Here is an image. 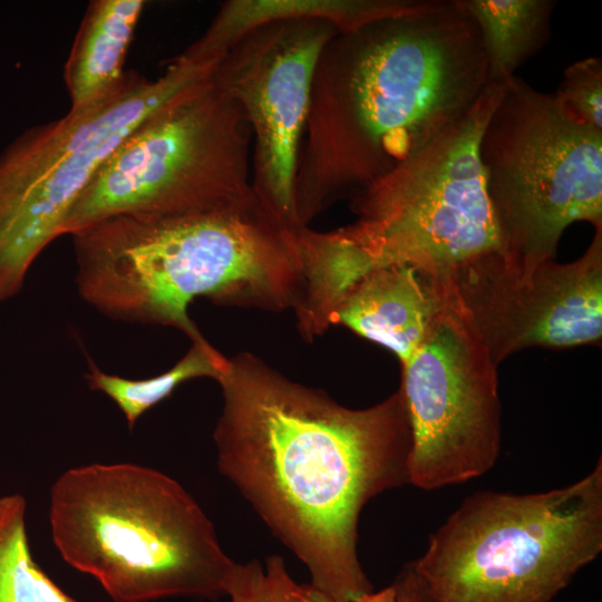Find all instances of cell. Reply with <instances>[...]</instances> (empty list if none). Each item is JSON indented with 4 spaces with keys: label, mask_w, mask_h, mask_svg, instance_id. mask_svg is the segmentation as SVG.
I'll list each match as a JSON object with an SVG mask.
<instances>
[{
    "label": "cell",
    "mask_w": 602,
    "mask_h": 602,
    "mask_svg": "<svg viewBox=\"0 0 602 602\" xmlns=\"http://www.w3.org/2000/svg\"><path fill=\"white\" fill-rule=\"evenodd\" d=\"M216 381L220 472L304 563L313 589L332 602L373 591L358 557V521L371 498L409 483L400 389L351 409L251 352L227 358Z\"/></svg>",
    "instance_id": "6da1fadb"
},
{
    "label": "cell",
    "mask_w": 602,
    "mask_h": 602,
    "mask_svg": "<svg viewBox=\"0 0 602 602\" xmlns=\"http://www.w3.org/2000/svg\"><path fill=\"white\" fill-rule=\"evenodd\" d=\"M492 80L457 0L338 32L315 65L294 198L301 227L464 119Z\"/></svg>",
    "instance_id": "7a4b0ae2"
},
{
    "label": "cell",
    "mask_w": 602,
    "mask_h": 602,
    "mask_svg": "<svg viewBox=\"0 0 602 602\" xmlns=\"http://www.w3.org/2000/svg\"><path fill=\"white\" fill-rule=\"evenodd\" d=\"M298 231L259 201L174 216H115L72 234L81 298L118 320L205 339L188 314L217 304L294 309L302 290Z\"/></svg>",
    "instance_id": "3957f363"
},
{
    "label": "cell",
    "mask_w": 602,
    "mask_h": 602,
    "mask_svg": "<svg viewBox=\"0 0 602 602\" xmlns=\"http://www.w3.org/2000/svg\"><path fill=\"white\" fill-rule=\"evenodd\" d=\"M49 522L62 559L115 602L227 595L236 563L195 499L156 469L70 468L51 486Z\"/></svg>",
    "instance_id": "277c9868"
},
{
    "label": "cell",
    "mask_w": 602,
    "mask_h": 602,
    "mask_svg": "<svg viewBox=\"0 0 602 602\" xmlns=\"http://www.w3.org/2000/svg\"><path fill=\"white\" fill-rule=\"evenodd\" d=\"M602 551V460L536 494L477 492L412 561L435 602H552Z\"/></svg>",
    "instance_id": "5b68a950"
},
{
    "label": "cell",
    "mask_w": 602,
    "mask_h": 602,
    "mask_svg": "<svg viewBox=\"0 0 602 602\" xmlns=\"http://www.w3.org/2000/svg\"><path fill=\"white\" fill-rule=\"evenodd\" d=\"M216 60L179 54L156 79L126 72L110 94L32 127L0 155V303L16 295L38 255L117 149L145 122L195 84Z\"/></svg>",
    "instance_id": "8992f818"
},
{
    "label": "cell",
    "mask_w": 602,
    "mask_h": 602,
    "mask_svg": "<svg viewBox=\"0 0 602 602\" xmlns=\"http://www.w3.org/2000/svg\"><path fill=\"white\" fill-rule=\"evenodd\" d=\"M474 109L351 200L356 220L334 234L361 273L411 265L438 279L504 243L487 196L479 138L502 93Z\"/></svg>",
    "instance_id": "52a82bcc"
},
{
    "label": "cell",
    "mask_w": 602,
    "mask_h": 602,
    "mask_svg": "<svg viewBox=\"0 0 602 602\" xmlns=\"http://www.w3.org/2000/svg\"><path fill=\"white\" fill-rule=\"evenodd\" d=\"M211 75L128 137L81 193L62 235L115 216H174L259 201L249 122Z\"/></svg>",
    "instance_id": "ba28073f"
},
{
    "label": "cell",
    "mask_w": 602,
    "mask_h": 602,
    "mask_svg": "<svg viewBox=\"0 0 602 602\" xmlns=\"http://www.w3.org/2000/svg\"><path fill=\"white\" fill-rule=\"evenodd\" d=\"M478 156L512 265L531 270L554 260L574 222L602 227V130L575 120L553 94L516 75L505 81Z\"/></svg>",
    "instance_id": "9c48e42d"
},
{
    "label": "cell",
    "mask_w": 602,
    "mask_h": 602,
    "mask_svg": "<svg viewBox=\"0 0 602 602\" xmlns=\"http://www.w3.org/2000/svg\"><path fill=\"white\" fill-rule=\"evenodd\" d=\"M497 366L447 299L414 356L401 366L410 428L409 483L438 489L493 468L501 453Z\"/></svg>",
    "instance_id": "30bf717a"
},
{
    "label": "cell",
    "mask_w": 602,
    "mask_h": 602,
    "mask_svg": "<svg viewBox=\"0 0 602 602\" xmlns=\"http://www.w3.org/2000/svg\"><path fill=\"white\" fill-rule=\"evenodd\" d=\"M338 32L319 20L263 25L237 39L211 75L249 122L256 198L294 231L302 229L294 186L313 74L322 48Z\"/></svg>",
    "instance_id": "8fae6325"
},
{
    "label": "cell",
    "mask_w": 602,
    "mask_h": 602,
    "mask_svg": "<svg viewBox=\"0 0 602 602\" xmlns=\"http://www.w3.org/2000/svg\"><path fill=\"white\" fill-rule=\"evenodd\" d=\"M444 280L450 304L496 366L528 347L570 348L602 337V227L569 263L550 260L521 270L494 252Z\"/></svg>",
    "instance_id": "7c38bea8"
},
{
    "label": "cell",
    "mask_w": 602,
    "mask_h": 602,
    "mask_svg": "<svg viewBox=\"0 0 602 602\" xmlns=\"http://www.w3.org/2000/svg\"><path fill=\"white\" fill-rule=\"evenodd\" d=\"M446 307L443 279L411 265H388L358 281L336 305L329 321L389 349L402 366Z\"/></svg>",
    "instance_id": "4fadbf2b"
},
{
    "label": "cell",
    "mask_w": 602,
    "mask_h": 602,
    "mask_svg": "<svg viewBox=\"0 0 602 602\" xmlns=\"http://www.w3.org/2000/svg\"><path fill=\"white\" fill-rule=\"evenodd\" d=\"M434 0H229L206 31L182 54L219 59L246 32L274 21L319 20L348 32L380 19L419 12Z\"/></svg>",
    "instance_id": "5bb4252c"
},
{
    "label": "cell",
    "mask_w": 602,
    "mask_h": 602,
    "mask_svg": "<svg viewBox=\"0 0 602 602\" xmlns=\"http://www.w3.org/2000/svg\"><path fill=\"white\" fill-rule=\"evenodd\" d=\"M144 0L90 1L65 65L70 110L86 108L116 89Z\"/></svg>",
    "instance_id": "9a60e30c"
},
{
    "label": "cell",
    "mask_w": 602,
    "mask_h": 602,
    "mask_svg": "<svg viewBox=\"0 0 602 602\" xmlns=\"http://www.w3.org/2000/svg\"><path fill=\"white\" fill-rule=\"evenodd\" d=\"M474 20L492 82L504 84L545 45L552 0H457Z\"/></svg>",
    "instance_id": "2e32d148"
},
{
    "label": "cell",
    "mask_w": 602,
    "mask_h": 602,
    "mask_svg": "<svg viewBox=\"0 0 602 602\" xmlns=\"http://www.w3.org/2000/svg\"><path fill=\"white\" fill-rule=\"evenodd\" d=\"M227 358L206 339L192 342L191 348L171 369L147 379H127L103 372L90 363L86 379L90 389L106 394L123 411L132 429L140 416L167 398L182 382L194 378L217 379Z\"/></svg>",
    "instance_id": "e0dca14e"
},
{
    "label": "cell",
    "mask_w": 602,
    "mask_h": 602,
    "mask_svg": "<svg viewBox=\"0 0 602 602\" xmlns=\"http://www.w3.org/2000/svg\"><path fill=\"white\" fill-rule=\"evenodd\" d=\"M26 507L20 494L0 496V602H77L33 561Z\"/></svg>",
    "instance_id": "ac0fdd59"
},
{
    "label": "cell",
    "mask_w": 602,
    "mask_h": 602,
    "mask_svg": "<svg viewBox=\"0 0 602 602\" xmlns=\"http://www.w3.org/2000/svg\"><path fill=\"white\" fill-rule=\"evenodd\" d=\"M553 95L575 120L602 130V58L586 57L570 65Z\"/></svg>",
    "instance_id": "d6986e66"
},
{
    "label": "cell",
    "mask_w": 602,
    "mask_h": 602,
    "mask_svg": "<svg viewBox=\"0 0 602 602\" xmlns=\"http://www.w3.org/2000/svg\"><path fill=\"white\" fill-rule=\"evenodd\" d=\"M280 602H332L311 585L291 580ZM356 602H435L417 573L414 562L406 563L394 581L379 591H371Z\"/></svg>",
    "instance_id": "ffe728a7"
},
{
    "label": "cell",
    "mask_w": 602,
    "mask_h": 602,
    "mask_svg": "<svg viewBox=\"0 0 602 602\" xmlns=\"http://www.w3.org/2000/svg\"><path fill=\"white\" fill-rule=\"evenodd\" d=\"M227 595L232 602H279L273 566L266 562L263 569L259 561L236 563L227 585Z\"/></svg>",
    "instance_id": "44dd1931"
}]
</instances>
